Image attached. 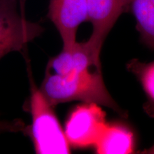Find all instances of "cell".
Here are the masks:
<instances>
[{
    "mask_svg": "<svg viewBox=\"0 0 154 154\" xmlns=\"http://www.w3.org/2000/svg\"><path fill=\"white\" fill-rule=\"evenodd\" d=\"M39 90L52 106L72 101L105 106L119 111L106 87L101 69L72 72L66 75L46 72Z\"/></svg>",
    "mask_w": 154,
    "mask_h": 154,
    "instance_id": "obj_1",
    "label": "cell"
},
{
    "mask_svg": "<svg viewBox=\"0 0 154 154\" xmlns=\"http://www.w3.org/2000/svg\"><path fill=\"white\" fill-rule=\"evenodd\" d=\"M52 107L32 84L29 99L32 125L24 129L28 131L36 153H69L70 145Z\"/></svg>",
    "mask_w": 154,
    "mask_h": 154,
    "instance_id": "obj_2",
    "label": "cell"
},
{
    "mask_svg": "<svg viewBox=\"0 0 154 154\" xmlns=\"http://www.w3.org/2000/svg\"><path fill=\"white\" fill-rule=\"evenodd\" d=\"M44 30L26 18L22 0H0V60L9 53L22 51Z\"/></svg>",
    "mask_w": 154,
    "mask_h": 154,
    "instance_id": "obj_3",
    "label": "cell"
},
{
    "mask_svg": "<svg viewBox=\"0 0 154 154\" xmlns=\"http://www.w3.org/2000/svg\"><path fill=\"white\" fill-rule=\"evenodd\" d=\"M94 103L76 107L69 116L64 133L70 146L88 147L95 146L107 124L105 113Z\"/></svg>",
    "mask_w": 154,
    "mask_h": 154,
    "instance_id": "obj_4",
    "label": "cell"
},
{
    "mask_svg": "<svg viewBox=\"0 0 154 154\" xmlns=\"http://www.w3.org/2000/svg\"><path fill=\"white\" fill-rule=\"evenodd\" d=\"M48 17L60 34L63 49L72 47L79 26L88 21L87 0H50Z\"/></svg>",
    "mask_w": 154,
    "mask_h": 154,
    "instance_id": "obj_5",
    "label": "cell"
},
{
    "mask_svg": "<svg viewBox=\"0 0 154 154\" xmlns=\"http://www.w3.org/2000/svg\"><path fill=\"white\" fill-rule=\"evenodd\" d=\"M101 49L89 39L83 43L76 42L72 47L63 48L60 54L50 59L47 70H52L58 75H66L92 66L101 68Z\"/></svg>",
    "mask_w": 154,
    "mask_h": 154,
    "instance_id": "obj_6",
    "label": "cell"
},
{
    "mask_svg": "<svg viewBox=\"0 0 154 154\" xmlns=\"http://www.w3.org/2000/svg\"><path fill=\"white\" fill-rule=\"evenodd\" d=\"M131 0H87L88 21L92 24L89 40L101 49L117 19L130 7Z\"/></svg>",
    "mask_w": 154,
    "mask_h": 154,
    "instance_id": "obj_7",
    "label": "cell"
},
{
    "mask_svg": "<svg viewBox=\"0 0 154 154\" xmlns=\"http://www.w3.org/2000/svg\"><path fill=\"white\" fill-rule=\"evenodd\" d=\"M94 146L100 154L131 153L134 151V137L124 126L107 124Z\"/></svg>",
    "mask_w": 154,
    "mask_h": 154,
    "instance_id": "obj_8",
    "label": "cell"
},
{
    "mask_svg": "<svg viewBox=\"0 0 154 154\" xmlns=\"http://www.w3.org/2000/svg\"><path fill=\"white\" fill-rule=\"evenodd\" d=\"M130 7L141 40L154 49V0H131Z\"/></svg>",
    "mask_w": 154,
    "mask_h": 154,
    "instance_id": "obj_9",
    "label": "cell"
},
{
    "mask_svg": "<svg viewBox=\"0 0 154 154\" xmlns=\"http://www.w3.org/2000/svg\"><path fill=\"white\" fill-rule=\"evenodd\" d=\"M138 74L146 93L154 101V61L150 63H138Z\"/></svg>",
    "mask_w": 154,
    "mask_h": 154,
    "instance_id": "obj_10",
    "label": "cell"
},
{
    "mask_svg": "<svg viewBox=\"0 0 154 154\" xmlns=\"http://www.w3.org/2000/svg\"><path fill=\"white\" fill-rule=\"evenodd\" d=\"M24 128V122L20 119H15L12 120H7L0 117V135L23 131Z\"/></svg>",
    "mask_w": 154,
    "mask_h": 154,
    "instance_id": "obj_11",
    "label": "cell"
},
{
    "mask_svg": "<svg viewBox=\"0 0 154 154\" xmlns=\"http://www.w3.org/2000/svg\"><path fill=\"white\" fill-rule=\"evenodd\" d=\"M149 153H154V146H153V147L151 148V149L149 150Z\"/></svg>",
    "mask_w": 154,
    "mask_h": 154,
    "instance_id": "obj_12",
    "label": "cell"
}]
</instances>
